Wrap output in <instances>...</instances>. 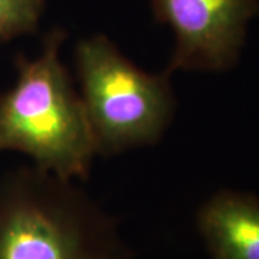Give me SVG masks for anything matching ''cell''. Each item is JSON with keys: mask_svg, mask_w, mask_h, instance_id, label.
<instances>
[{"mask_svg": "<svg viewBox=\"0 0 259 259\" xmlns=\"http://www.w3.org/2000/svg\"><path fill=\"white\" fill-rule=\"evenodd\" d=\"M65 37L55 29L39 55L18 59V78L0 95V151H19L45 171L83 180L97 148L79 91L61 59Z\"/></svg>", "mask_w": 259, "mask_h": 259, "instance_id": "1", "label": "cell"}, {"mask_svg": "<svg viewBox=\"0 0 259 259\" xmlns=\"http://www.w3.org/2000/svg\"><path fill=\"white\" fill-rule=\"evenodd\" d=\"M0 259H134L118 225L75 180L39 167L0 185Z\"/></svg>", "mask_w": 259, "mask_h": 259, "instance_id": "2", "label": "cell"}, {"mask_svg": "<svg viewBox=\"0 0 259 259\" xmlns=\"http://www.w3.org/2000/svg\"><path fill=\"white\" fill-rule=\"evenodd\" d=\"M75 66L97 156H114L158 143L176 114L171 74L133 64L107 35L75 47Z\"/></svg>", "mask_w": 259, "mask_h": 259, "instance_id": "3", "label": "cell"}, {"mask_svg": "<svg viewBox=\"0 0 259 259\" xmlns=\"http://www.w3.org/2000/svg\"><path fill=\"white\" fill-rule=\"evenodd\" d=\"M175 47L167 71L226 72L239 62L259 0H150Z\"/></svg>", "mask_w": 259, "mask_h": 259, "instance_id": "4", "label": "cell"}, {"mask_svg": "<svg viewBox=\"0 0 259 259\" xmlns=\"http://www.w3.org/2000/svg\"><path fill=\"white\" fill-rule=\"evenodd\" d=\"M210 259H259V196L222 189L196 216Z\"/></svg>", "mask_w": 259, "mask_h": 259, "instance_id": "5", "label": "cell"}, {"mask_svg": "<svg viewBox=\"0 0 259 259\" xmlns=\"http://www.w3.org/2000/svg\"><path fill=\"white\" fill-rule=\"evenodd\" d=\"M45 0H0V45L33 33L44 15Z\"/></svg>", "mask_w": 259, "mask_h": 259, "instance_id": "6", "label": "cell"}]
</instances>
